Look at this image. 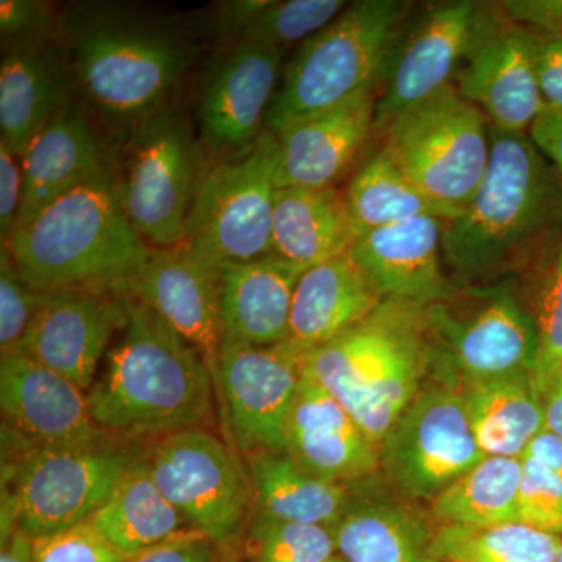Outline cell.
Wrapping results in <instances>:
<instances>
[{"label":"cell","mask_w":562,"mask_h":562,"mask_svg":"<svg viewBox=\"0 0 562 562\" xmlns=\"http://www.w3.org/2000/svg\"><path fill=\"white\" fill-rule=\"evenodd\" d=\"M490 138L479 190L443 225V266L457 288L527 276L562 249L561 172L528 133L490 124Z\"/></svg>","instance_id":"1"},{"label":"cell","mask_w":562,"mask_h":562,"mask_svg":"<svg viewBox=\"0 0 562 562\" xmlns=\"http://www.w3.org/2000/svg\"><path fill=\"white\" fill-rule=\"evenodd\" d=\"M214 391L205 358L128 292L124 325L88 391L95 425L135 443L206 427Z\"/></svg>","instance_id":"2"},{"label":"cell","mask_w":562,"mask_h":562,"mask_svg":"<svg viewBox=\"0 0 562 562\" xmlns=\"http://www.w3.org/2000/svg\"><path fill=\"white\" fill-rule=\"evenodd\" d=\"M60 32L81 98L122 138L172 102L198 55L180 33L111 7H72Z\"/></svg>","instance_id":"3"},{"label":"cell","mask_w":562,"mask_h":562,"mask_svg":"<svg viewBox=\"0 0 562 562\" xmlns=\"http://www.w3.org/2000/svg\"><path fill=\"white\" fill-rule=\"evenodd\" d=\"M2 246L40 292L128 288L150 247L125 213L116 171L65 192L16 225Z\"/></svg>","instance_id":"4"},{"label":"cell","mask_w":562,"mask_h":562,"mask_svg":"<svg viewBox=\"0 0 562 562\" xmlns=\"http://www.w3.org/2000/svg\"><path fill=\"white\" fill-rule=\"evenodd\" d=\"M303 368L380 447L430 375L425 306L386 299L350 330L306 351Z\"/></svg>","instance_id":"5"},{"label":"cell","mask_w":562,"mask_h":562,"mask_svg":"<svg viewBox=\"0 0 562 562\" xmlns=\"http://www.w3.org/2000/svg\"><path fill=\"white\" fill-rule=\"evenodd\" d=\"M412 3L360 0L305 41L284 65L266 131L280 133L305 120L376 91Z\"/></svg>","instance_id":"6"},{"label":"cell","mask_w":562,"mask_h":562,"mask_svg":"<svg viewBox=\"0 0 562 562\" xmlns=\"http://www.w3.org/2000/svg\"><path fill=\"white\" fill-rule=\"evenodd\" d=\"M431 371L439 382H482L535 372L538 328L516 279L454 288L425 306Z\"/></svg>","instance_id":"7"},{"label":"cell","mask_w":562,"mask_h":562,"mask_svg":"<svg viewBox=\"0 0 562 562\" xmlns=\"http://www.w3.org/2000/svg\"><path fill=\"white\" fill-rule=\"evenodd\" d=\"M375 138L379 149L449 221L471 202L490 165V122L454 85L395 114Z\"/></svg>","instance_id":"8"},{"label":"cell","mask_w":562,"mask_h":562,"mask_svg":"<svg viewBox=\"0 0 562 562\" xmlns=\"http://www.w3.org/2000/svg\"><path fill=\"white\" fill-rule=\"evenodd\" d=\"M201 155L187 111L173 101L122 138L117 190L133 227L150 247L184 241L202 171Z\"/></svg>","instance_id":"9"},{"label":"cell","mask_w":562,"mask_h":562,"mask_svg":"<svg viewBox=\"0 0 562 562\" xmlns=\"http://www.w3.org/2000/svg\"><path fill=\"white\" fill-rule=\"evenodd\" d=\"M143 452L144 443L114 438L74 449L29 443L2 506V542L16 528L38 539L87 524Z\"/></svg>","instance_id":"10"},{"label":"cell","mask_w":562,"mask_h":562,"mask_svg":"<svg viewBox=\"0 0 562 562\" xmlns=\"http://www.w3.org/2000/svg\"><path fill=\"white\" fill-rule=\"evenodd\" d=\"M279 165V136L266 131L251 149L202 166L183 244L220 268L271 257Z\"/></svg>","instance_id":"11"},{"label":"cell","mask_w":562,"mask_h":562,"mask_svg":"<svg viewBox=\"0 0 562 562\" xmlns=\"http://www.w3.org/2000/svg\"><path fill=\"white\" fill-rule=\"evenodd\" d=\"M144 458L162 494L192 530L231 550L249 527L254 502L247 473L227 443L206 427L144 443Z\"/></svg>","instance_id":"12"},{"label":"cell","mask_w":562,"mask_h":562,"mask_svg":"<svg viewBox=\"0 0 562 562\" xmlns=\"http://www.w3.org/2000/svg\"><path fill=\"white\" fill-rule=\"evenodd\" d=\"M484 457L460 390L436 380L384 436L380 471L406 497L432 502Z\"/></svg>","instance_id":"13"},{"label":"cell","mask_w":562,"mask_h":562,"mask_svg":"<svg viewBox=\"0 0 562 562\" xmlns=\"http://www.w3.org/2000/svg\"><path fill=\"white\" fill-rule=\"evenodd\" d=\"M490 7L473 0H447L428 3L417 16L408 18L380 81L375 132L395 114L453 85Z\"/></svg>","instance_id":"14"},{"label":"cell","mask_w":562,"mask_h":562,"mask_svg":"<svg viewBox=\"0 0 562 562\" xmlns=\"http://www.w3.org/2000/svg\"><path fill=\"white\" fill-rule=\"evenodd\" d=\"M305 353L290 341L266 347H222L214 384L232 441L243 458L258 452H284V431Z\"/></svg>","instance_id":"15"},{"label":"cell","mask_w":562,"mask_h":562,"mask_svg":"<svg viewBox=\"0 0 562 562\" xmlns=\"http://www.w3.org/2000/svg\"><path fill=\"white\" fill-rule=\"evenodd\" d=\"M283 54L271 44L232 41L211 58L199 90L201 147L228 158L257 144L279 90Z\"/></svg>","instance_id":"16"},{"label":"cell","mask_w":562,"mask_h":562,"mask_svg":"<svg viewBox=\"0 0 562 562\" xmlns=\"http://www.w3.org/2000/svg\"><path fill=\"white\" fill-rule=\"evenodd\" d=\"M538 33L506 16L498 3L454 76L458 92L503 132L530 133L546 110L536 76Z\"/></svg>","instance_id":"17"},{"label":"cell","mask_w":562,"mask_h":562,"mask_svg":"<svg viewBox=\"0 0 562 562\" xmlns=\"http://www.w3.org/2000/svg\"><path fill=\"white\" fill-rule=\"evenodd\" d=\"M128 288H68L43 302L18 353L90 391L127 316Z\"/></svg>","instance_id":"18"},{"label":"cell","mask_w":562,"mask_h":562,"mask_svg":"<svg viewBox=\"0 0 562 562\" xmlns=\"http://www.w3.org/2000/svg\"><path fill=\"white\" fill-rule=\"evenodd\" d=\"M128 290L216 371L222 350L220 266L183 243L149 247Z\"/></svg>","instance_id":"19"},{"label":"cell","mask_w":562,"mask_h":562,"mask_svg":"<svg viewBox=\"0 0 562 562\" xmlns=\"http://www.w3.org/2000/svg\"><path fill=\"white\" fill-rule=\"evenodd\" d=\"M0 406L10 430L40 449H74L111 438L92 419L87 391L24 353L2 358Z\"/></svg>","instance_id":"20"},{"label":"cell","mask_w":562,"mask_h":562,"mask_svg":"<svg viewBox=\"0 0 562 562\" xmlns=\"http://www.w3.org/2000/svg\"><path fill=\"white\" fill-rule=\"evenodd\" d=\"M284 453L325 482L351 484L380 471V447L305 368L288 417Z\"/></svg>","instance_id":"21"},{"label":"cell","mask_w":562,"mask_h":562,"mask_svg":"<svg viewBox=\"0 0 562 562\" xmlns=\"http://www.w3.org/2000/svg\"><path fill=\"white\" fill-rule=\"evenodd\" d=\"M446 222L424 216L362 233L349 255L383 299L431 305L457 288L443 266Z\"/></svg>","instance_id":"22"},{"label":"cell","mask_w":562,"mask_h":562,"mask_svg":"<svg viewBox=\"0 0 562 562\" xmlns=\"http://www.w3.org/2000/svg\"><path fill=\"white\" fill-rule=\"evenodd\" d=\"M376 91L291 124L277 133V188H333L375 138Z\"/></svg>","instance_id":"23"},{"label":"cell","mask_w":562,"mask_h":562,"mask_svg":"<svg viewBox=\"0 0 562 562\" xmlns=\"http://www.w3.org/2000/svg\"><path fill=\"white\" fill-rule=\"evenodd\" d=\"M22 169L24 199L16 225L31 221L77 184L116 171V157L88 110L68 99L22 154Z\"/></svg>","instance_id":"24"},{"label":"cell","mask_w":562,"mask_h":562,"mask_svg":"<svg viewBox=\"0 0 562 562\" xmlns=\"http://www.w3.org/2000/svg\"><path fill=\"white\" fill-rule=\"evenodd\" d=\"M305 271L277 255L221 266L222 347L286 341L292 299Z\"/></svg>","instance_id":"25"},{"label":"cell","mask_w":562,"mask_h":562,"mask_svg":"<svg viewBox=\"0 0 562 562\" xmlns=\"http://www.w3.org/2000/svg\"><path fill=\"white\" fill-rule=\"evenodd\" d=\"M369 483L371 476L349 484V498L331 527L336 554L347 562H441L435 552L438 528Z\"/></svg>","instance_id":"26"},{"label":"cell","mask_w":562,"mask_h":562,"mask_svg":"<svg viewBox=\"0 0 562 562\" xmlns=\"http://www.w3.org/2000/svg\"><path fill=\"white\" fill-rule=\"evenodd\" d=\"M72 74L57 41L5 50L0 63V139L24 154L69 99Z\"/></svg>","instance_id":"27"},{"label":"cell","mask_w":562,"mask_h":562,"mask_svg":"<svg viewBox=\"0 0 562 562\" xmlns=\"http://www.w3.org/2000/svg\"><path fill=\"white\" fill-rule=\"evenodd\" d=\"M386 301L349 254L302 273L292 299L286 341L303 351L341 336Z\"/></svg>","instance_id":"28"},{"label":"cell","mask_w":562,"mask_h":562,"mask_svg":"<svg viewBox=\"0 0 562 562\" xmlns=\"http://www.w3.org/2000/svg\"><path fill=\"white\" fill-rule=\"evenodd\" d=\"M355 241L346 191L279 188L273 202V255L303 268L349 254Z\"/></svg>","instance_id":"29"},{"label":"cell","mask_w":562,"mask_h":562,"mask_svg":"<svg viewBox=\"0 0 562 562\" xmlns=\"http://www.w3.org/2000/svg\"><path fill=\"white\" fill-rule=\"evenodd\" d=\"M87 524L127 558L160 546L190 528L155 483L144 452Z\"/></svg>","instance_id":"30"},{"label":"cell","mask_w":562,"mask_h":562,"mask_svg":"<svg viewBox=\"0 0 562 562\" xmlns=\"http://www.w3.org/2000/svg\"><path fill=\"white\" fill-rule=\"evenodd\" d=\"M480 449L487 457L522 458L546 430L542 395L530 373L498 376L457 386Z\"/></svg>","instance_id":"31"},{"label":"cell","mask_w":562,"mask_h":562,"mask_svg":"<svg viewBox=\"0 0 562 562\" xmlns=\"http://www.w3.org/2000/svg\"><path fill=\"white\" fill-rule=\"evenodd\" d=\"M254 514L331 528L349 498V484L325 482L303 471L286 453L258 452L243 458Z\"/></svg>","instance_id":"32"},{"label":"cell","mask_w":562,"mask_h":562,"mask_svg":"<svg viewBox=\"0 0 562 562\" xmlns=\"http://www.w3.org/2000/svg\"><path fill=\"white\" fill-rule=\"evenodd\" d=\"M349 3L342 0H228L214 13L222 38L257 41L284 50L330 25Z\"/></svg>","instance_id":"33"},{"label":"cell","mask_w":562,"mask_h":562,"mask_svg":"<svg viewBox=\"0 0 562 562\" xmlns=\"http://www.w3.org/2000/svg\"><path fill=\"white\" fill-rule=\"evenodd\" d=\"M522 461L484 457L431 503L432 514L446 525L492 527L519 522Z\"/></svg>","instance_id":"34"},{"label":"cell","mask_w":562,"mask_h":562,"mask_svg":"<svg viewBox=\"0 0 562 562\" xmlns=\"http://www.w3.org/2000/svg\"><path fill=\"white\" fill-rule=\"evenodd\" d=\"M346 201L355 238L417 217L449 221L379 147L355 171L346 190Z\"/></svg>","instance_id":"35"},{"label":"cell","mask_w":562,"mask_h":562,"mask_svg":"<svg viewBox=\"0 0 562 562\" xmlns=\"http://www.w3.org/2000/svg\"><path fill=\"white\" fill-rule=\"evenodd\" d=\"M562 536L520 522L465 527L441 524L435 552L441 562H557Z\"/></svg>","instance_id":"36"},{"label":"cell","mask_w":562,"mask_h":562,"mask_svg":"<svg viewBox=\"0 0 562 562\" xmlns=\"http://www.w3.org/2000/svg\"><path fill=\"white\" fill-rule=\"evenodd\" d=\"M524 279L528 284L525 297L538 328V361L532 382L542 395L560 376L562 364V249Z\"/></svg>","instance_id":"37"},{"label":"cell","mask_w":562,"mask_h":562,"mask_svg":"<svg viewBox=\"0 0 562 562\" xmlns=\"http://www.w3.org/2000/svg\"><path fill=\"white\" fill-rule=\"evenodd\" d=\"M247 562H327L336 554L331 528L251 514Z\"/></svg>","instance_id":"38"},{"label":"cell","mask_w":562,"mask_h":562,"mask_svg":"<svg viewBox=\"0 0 562 562\" xmlns=\"http://www.w3.org/2000/svg\"><path fill=\"white\" fill-rule=\"evenodd\" d=\"M43 292L22 279L5 246L0 249V353L2 358L20 351L27 338Z\"/></svg>","instance_id":"39"},{"label":"cell","mask_w":562,"mask_h":562,"mask_svg":"<svg viewBox=\"0 0 562 562\" xmlns=\"http://www.w3.org/2000/svg\"><path fill=\"white\" fill-rule=\"evenodd\" d=\"M520 461L519 522L562 536V476L528 458Z\"/></svg>","instance_id":"40"},{"label":"cell","mask_w":562,"mask_h":562,"mask_svg":"<svg viewBox=\"0 0 562 562\" xmlns=\"http://www.w3.org/2000/svg\"><path fill=\"white\" fill-rule=\"evenodd\" d=\"M57 16L49 3L40 0H2L0 2V36L2 49L52 41L57 31Z\"/></svg>","instance_id":"41"},{"label":"cell","mask_w":562,"mask_h":562,"mask_svg":"<svg viewBox=\"0 0 562 562\" xmlns=\"http://www.w3.org/2000/svg\"><path fill=\"white\" fill-rule=\"evenodd\" d=\"M36 562H125L127 557L111 547L90 525L33 539Z\"/></svg>","instance_id":"42"},{"label":"cell","mask_w":562,"mask_h":562,"mask_svg":"<svg viewBox=\"0 0 562 562\" xmlns=\"http://www.w3.org/2000/svg\"><path fill=\"white\" fill-rule=\"evenodd\" d=\"M24 199L22 157L0 139V232L5 243L14 231Z\"/></svg>","instance_id":"43"},{"label":"cell","mask_w":562,"mask_h":562,"mask_svg":"<svg viewBox=\"0 0 562 562\" xmlns=\"http://www.w3.org/2000/svg\"><path fill=\"white\" fill-rule=\"evenodd\" d=\"M220 547L188 528L176 538L128 557L125 562H220Z\"/></svg>","instance_id":"44"},{"label":"cell","mask_w":562,"mask_h":562,"mask_svg":"<svg viewBox=\"0 0 562 562\" xmlns=\"http://www.w3.org/2000/svg\"><path fill=\"white\" fill-rule=\"evenodd\" d=\"M536 76L546 110L562 113V35H539Z\"/></svg>","instance_id":"45"},{"label":"cell","mask_w":562,"mask_h":562,"mask_svg":"<svg viewBox=\"0 0 562 562\" xmlns=\"http://www.w3.org/2000/svg\"><path fill=\"white\" fill-rule=\"evenodd\" d=\"M514 21L541 35H562V0H509Z\"/></svg>","instance_id":"46"},{"label":"cell","mask_w":562,"mask_h":562,"mask_svg":"<svg viewBox=\"0 0 562 562\" xmlns=\"http://www.w3.org/2000/svg\"><path fill=\"white\" fill-rule=\"evenodd\" d=\"M528 135L562 176V113L543 110Z\"/></svg>","instance_id":"47"},{"label":"cell","mask_w":562,"mask_h":562,"mask_svg":"<svg viewBox=\"0 0 562 562\" xmlns=\"http://www.w3.org/2000/svg\"><path fill=\"white\" fill-rule=\"evenodd\" d=\"M528 460L538 462L543 468L549 469L562 476V438L549 430H543L525 450L524 457Z\"/></svg>","instance_id":"48"},{"label":"cell","mask_w":562,"mask_h":562,"mask_svg":"<svg viewBox=\"0 0 562 562\" xmlns=\"http://www.w3.org/2000/svg\"><path fill=\"white\" fill-rule=\"evenodd\" d=\"M546 430L562 438V379L557 380L542 394Z\"/></svg>","instance_id":"49"},{"label":"cell","mask_w":562,"mask_h":562,"mask_svg":"<svg viewBox=\"0 0 562 562\" xmlns=\"http://www.w3.org/2000/svg\"><path fill=\"white\" fill-rule=\"evenodd\" d=\"M0 562H36L33 553V539L16 528L2 542Z\"/></svg>","instance_id":"50"},{"label":"cell","mask_w":562,"mask_h":562,"mask_svg":"<svg viewBox=\"0 0 562 562\" xmlns=\"http://www.w3.org/2000/svg\"><path fill=\"white\" fill-rule=\"evenodd\" d=\"M327 562H347V561L342 560V558L339 557V554H335V557L330 558V560H328Z\"/></svg>","instance_id":"51"},{"label":"cell","mask_w":562,"mask_h":562,"mask_svg":"<svg viewBox=\"0 0 562 562\" xmlns=\"http://www.w3.org/2000/svg\"><path fill=\"white\" fill-rule=\"evenodd\" d=\"M557 562H562V549H561V552H560V557H558Z\"/></svg>","instance_id":"52"},{"label":"cell","mask_w":562,"mask_h":562,"mask_svg":"<svg viewBox=\"0 0 562 562\" xmlns=\"http://www.w3.org/2000/svg\"><path fill=\"white\" fill-rule=\"evenodd\" d=\"M560 376L562 379V364H561V369H560Z\"/></svg>","instance_id":"53"}]
</instances>
